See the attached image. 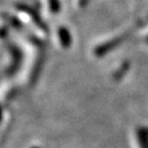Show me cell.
Wrapping results in <instances>:
<instances>
[{
	"label": "cell",
	"mask_w": 148,
	"mask_h": 148,
	"mask_svg": "<svg viewBox=\"0 0 148 148\" xmlns=\"http://www.w3.org/2000/svg\"><path fill=\"white\" fill-rule=\"evenodd\" d=\"M58 36L60 44H62L63 47L67 48L70 46V44H71V36H70V33H69V31L66 27H60L59 29Z\"/></svg>",
	"instance_id": "obj_3"
},
{
	"label": "cell",
	"mask_w": 148,
	"mask_h": 148,
	"mask_svg": "<svg viewBox=\"0 0 148 148\" xmlns=\"http://www.w3.org/2000/svg\"><path fill=\"white\" fill-rule=\"evenodd\" d=\"M48 5L51 8V11L54 13H57L60 10V3L59 0H48Z\"/></svg>",
	"instance_id": "obj_5"
},
{
	"label": "cell",
	"mask_w": 148,
	"mask_h": 148,
	"mask_svg": "<svg viewBox=\"0 0 148 148\" xmlns=\"http://www.w3.org/2000/svg\"><path fill=\"white\" fill-rule=\"evenodd\" d=\"M18 8L19 9H21L22 11H24V12H27V14H30L31 18L33 19V21L36 23L38 27L43 29V30H46V27H45V24H44V22L42 21V19L40 18V14L37 13L36 10H34L33 8L31 7H27V5H18Z\"/></svg>",
	"instance_id": "obj_1"
},
{
	"label": "cell",
	"mask_w": 148,
	"mask_h": 148,
	"mask_svg": "<svg viewBox=\"0 0 148 148\" xmlns=\"http://www.w3.org/2000/svg\"><path fill=\"white\" fill-rule=\"evenodd\" d=\"M1 117H2V109L0 106V121H1Z\"/></svg>",
	"instance_id": "obj_7"
},
{
	"label": "cell",
	"mask_w": 148,
	"mask_h": 148,
	"mask_svg": "<svg viewBox=\"0 0 148 148\" xmlns=\"http://www.w3.org/2000/svg\"><path fill=\"white\" fill-rule=\"evenodd\" d=\"M88 2H89V0H79V5L81 7H85V5H88Z\"/></svg>",
	"instance_id": "obj_6"
},
{
	"label": "cell",
	"mask_w": 148,
	"mask_h": 148,
	"mask_svg": "<svg viewBox=\"0 0 148 148\" xmlns=\"http://www.w3.org/2000/svg\"><path fill=\"white\" fill-rule=\"evenodd\" d=\"M33 148H36V147H33Z\"/></svg>",
	"instance_id": "obj_8"
},
{
	"label": "cell",
	"mask_w": 148,
	"mask_h": 148,
	"mask_svg": "<svg viewBox=\"0 0 148 148\" xmlns=\"http://www.w3.org/2000/svg\"><path fill=\"white\" fill-rule=\"evenodd\" d=\"M121 41H122L121 38H114V40H112L110 42H106V43H104V44H102L99 47L95 48V55H97V56H102V55H104V54H106L109 51H111V49H113L114 47H116V45H119Z\"/></svg>",
	"instance_id": "obj_2"
},
{
	"label": "cell",
	"mask_w": 148,
	"mask_h": 148,
	"mask_svg": "<svg viewBox=\"0 0 148 148\" xmlns=\"http://www.w3.org/2000/svg\"><path fill=\"white\" fill-rule=\"evenodd\" d=\"M137 138L140 148H148V128L146 127L138 128Z\"/></svg>",
	"instance_id": "obj_4"
}]
</instances>
